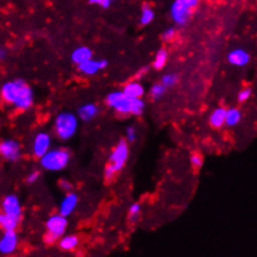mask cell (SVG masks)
<instances>
[{"instance_id": "obj_16", "label": "cell", "mask_w": 257, "mask_h": 257, "mask_svg": "<svg viewBox=\"0 0 257 257\" xmlns=\"http://www.w3.org/2000/svg\"><path fill=\"white\" fill-rule=\"evenodd\" d=\"M90 59H92V51L87 46H79V48L74 49V51L71 53V61L75 63L76 65L90 60Z\"/></svg>"}, {"instance_id": "obj_15", "label": "cell", "mask_w": 257, "mask_h": 257, "mask_svg": "<svg viewBox=\"0 0 257 257\" xmlns=\"http://www.w3.org/2000/svg\"><path fill=\"white\" fill-rule=\"evenodd\" d=\"M97 114H99V107H97V105L92 104V102L84 104L78 110L79 119L83 120V121H91L94 117H96Z\"/></svg>"}, {"instance_id": "obj_35", "label": "cell", "mask_w": 257, "mask_h": 257, "mask_svg": "<svg viewBox=\"0 0 257 257\" xmlns=\"http://www.w3.org/2000/svg\"><path fill=\"white\" fill-rule=\"evenodd\" d=\"M146 73H148V68H143V69H141L140 73H138V75H136V80H138V79L143 78V76L145 75Z\"/></svg>"}, {"instance_id": "obj_1", "label": "cell", "mask_w": 257, "mask_h": 257, "mask_svg": "<svg viewBox=\"0 0 257 257\" xmlns=\"http://www.w3.org/2000/svg\"><path fill=\"white\" fill-rule=\"evenodd\" d=\"M2 97L7 104L13 105L19 111H27L34 104L33 89L22 79L7 81L2 86Z\"/></svg>"}, {"instance_id": "obj_19", "label": "cell", "mask_w": 257, "mask_h": 257, "mask_svg": "<svg viewBox=\"0 0 257 257\" xmlns=\"http://www.w3.org/2000/svg\"><path fill=\"white\" fill-rule=\"evenodd\" d=\"M79 237L76 235H64L59 240V247L63 251H73L78 247Z\"/></svg>"}, {"instance_id": "obj_25", "label": "cell", "mask_w": 257, "mask_h": 257, "mask_svg": "<svg viewBox=\"0 0 257 257\" xmlns=\"http://www.w3.org/2000/svg\"><path fill=\"white\" fill-rule=\"evenodd\" d=\"M166 89H168V87H166L165 85H164L163 83H160V84H155V85L151 86L150 92H149V94H150L151 99H154V100H159V99H160V97H163V95H164V94H165V92H166Z\"/></svg>"}, {"instance_id": "obj_4", "label": "cell", "mask_w": 257, "mask_h": 257, "mask_svg": "<svg viewBox=\"0 0 257 257\" xmlns=\"http://www.w3.org/2000/svg\"><path fill=\"white\" fill-rule=\"evenodd\" d=\"M40 166L46 171H61L69 165L70 153L66 149H50L43 158L39 159Z\"/></svg>"}, {"instance_id": "obj_14", "label": "cell", "mask_w": 257, "mask_h": 257, "mask_svg": "<svg viewBox=\"0 0 257 257\" xmlns=\"http://www.w3.org/2000/svg\"><path fill=\"white\" fill-rule=\"evenodd\" d=\"M227 60L231 65L235 66H245L247 65L248 61H250V55L246 50L243 49H233L232 51H230V54L227 55Z\"/></svg>"}, {"instance_id": "obj_8", "label": "cell", "mask_w": 257, "mask_h": 257, "mask_svg": "<svg viewBox=\"0 0 257 257\" xmlns=\"http://www.w3.org/2000/svg\"><path fill=\"white\" fill-rule=\"evenodd\" d=\"M0 154H2L5 160L10 161V163L19 161L20 158H22L20 144L18 141L12 140V139L2 141V144H0Z\"/></svg>"}, {"instance_id": "obj_34", "label": "cell", "mask_w": 257, "mask_h": 257, "mask_svg": "<svg viewBox=\"0 0 257 257\" xmlns=\"http://www.w3.org/2000/svg\"><path fill=\"white\" fill-rule=\"evenodd\" d=\"M112 3H114V0H102V3L100 7L104 8V9H109V8L111 7Z\"/></svg>"}, {"instance_id": "obj_18", "label": "cell", "mask_w": 257, "mask_h": 257, "mask_svg": "<svg viewBox=\"0 0 257 257\" xmlns=\"http://www.w3.org/2000/svg\"><path fill=\"white\" fill-rule=\"evenodd\" d=\"M226 114H227V110L225 107H217V109H215L209 117L210 125L215 128H220L221 126H223L226 121Z\"/></svg>"}, {"instance_id": "obj_10", "label": "cell", "mask_w": 257, "mask_h": 257, "mask_svg": "<svg viewBox=\"0 0 257 257\" xmlns=\"http://www.w3.org/2000/svg\"><path fill=\"white\" fill-rule=\"evenodd\" d=\"M2 209H3V214L22 218V215H23L22 204H20L19 197H18L17 195L14 194L7 195V196L3 199Z\"/></svg>"}, {"instance_id": "obj_28", "label": "cell", "mask_w": 257, "mask_h": 257, "mask_svg": "<svg viewBox=\"0 0 257 257\" xmlns=\"http://www.w3.org/2000/svg\"><path fill=\"white\" fill-rule=\"evenodd\" d=\"M190 161H191V165L194 166L195 169H200L202 166V164H204V159H202V156L197 153L192 154L191 158H190Z\"/></svg>"}, {"instance_id": "obj_32", "label": "cell", "mask_w": 257, "mask_h": 257, "mask_svg": "<svg viewBox=\"0 0 257 257\" xmlns=\"http://www.w3.org/2000/svg\"><path fill=\"white\" fill-rule=\"evenodd\" d=\"M39 179H40V172L39 171H32L27 176V182L29 185H33V184H35V182H37Z\"/></svg>"}, {"instance_id": "obj_12", "label": "cell", "mask_w": 257, "mask_h": 257, "mask_svg": "<svg viewBox=\"0 0 257 257\" xmlns=\"http://www.w3.org/2000/svg\"><path fill=\"white\" fill-rule=\"evenodd\" d=\"M106 66H107V61L104 60V59H101V60H94V59H90V60L79 64L78 70L80 71L83 75L92 76V75H96L100 70L105 69Z\"/></svg>"}, {"instance_id": "obj_22", "label": "cell", "mask_w": 257, "mask_h": 257, "mask_svg": "<svg viewBox=\"0 0 257 257\" xmlns=\"http://www.w3.org/2000/svg\"><path fill=\"white\" fill-rule=\"evenodd\" d=\"M166 63H168V51H166L165 49H160V50L156 53L155 59H154V69L161 70V69H164V66L166 65Z\"/></svg>"}, {"instance_id": "obj_26", "label": "cell", "mask_w": 257, "mask_h": 257, "mask_svg": "<svg viewBox=\"0 0 257 257\" xmlns=\"http://www.w3.org/2000/svg\"><path fill=\"white\" fill-rule=\"evenodd\" d=\"M140 212H141L140 204H138V202L133 204L130 206V209H128V220H130L131 222H135V221H138L139 216H140Z\"/></svg>"}, {"instance_id": "obj_9", "label": "cell", "mask_w": 257, "mask_h": 257, "mask_svg": "<svg viewBox=\"0 0 257 257\" xmlns=\"http://www.w3.org/2000/svg\"><path fill=\"white\" fill-rule=\"evenodd\" d=\"M51 149V136L45 131H40L33 140V155L40 159Z\"/></svg>"}, {"instance_id": "obj_30", "label": "cell", "mask_w": 257, "mask_h": 257, "mask_svg": "<svg viewBox=\"0 0 257 257\" xmlns=\"http://www.w3.org/2000/svg\"><path fill=\"white\" fill-rule=\"evenodd\" d=\"M175 37H176V29H175V28H169L168 30H165V32L163 33L164 42H171Z\"/></svg>"}, {"instance_id": "obj_33", "label": "cell", "mask_w": 257, "mask_h": 257, "mask_svg": "<svg viewBox=\"0 0 257 257\" xmlns=\"http://www.w3.org/2000/svg\"><path fill=\"white\" fill-rule=\"evenodd\" d=\"M59 187L65 192H71V190H73V185H71V182L68 181V180H60Z\"/></svg>"}, {"instance_id": "obj_17", "label": "cell", "mask_w": 257, "mask_h": 257, "mask_svg": "<svg viewBox=\"0 0 257 257\" xmlns=\"http://www.w3.org/2000/svg\"><path fill=\"white\" fill-rule=\"evenodd\" d=\"M122 91L125 92L127 97L130 99H139V97H143V95L145 94V89L141 85V83L136 81H131V83H127L126 85L124 86V90Z\"/></svg>"}, {"instance_id": "obj_36", "label": "cell", "mask_w": 257, "mask_h": 257, "mask_svg": "<svg viewBox=\"0 0 257 257\" xmlns=\"http://www.w3.org/2000/svg\"><path fill=\"white\" fill-rule=\"evenodd\" d=\"M89 2V4H92V5H101L102 0H87Z\"/></svg>"}, {"instance_id": "obj_20", "label": "cell", "mask_w": 257, "mask_h": 257, "mask_svg": "<svg viewBox=\"0 0 257 257\" xmlns=\"http://www.w3.org/2000/svg\"><path fill=\"white\" fill-rule=\"evenodd\" d=\"M20 220L22 218L5 215L2 212V215H0V226H2V228L4 231H15L18 226H19Z\"/></svg>"}, {"instance_id": "obj_37", "label": "cell", "mask_w": 257, "mask_h": 257, "mask_svg": "<svg viewBox=\"0 0 257 257\" xmlns=\"http://www.w3.org/2000/svg\"><path fill=\"white\" fill-rule=\"evenodd\" d=\"M0 56H2V59L5 58V50H4V49H2V53H0Z\"/></svg>"}, {"instance_id": "obj_23", "label": "cell", "mask_w": 257, "mask_h": 257, "mask_svg": "<svg viewBox=\"0 0 257 257\" xmlns=\"http://www.w3.org/2000/svg\"><path fill=\"white\" fill-rule=\"evenodd\" d=\"M154 17H155V14H154V10L151 9L149 5H145V7L143 8V10H141L140 24L141 25H149L154 20Z\"/></svg>"}, {"instance_id": "obj_13", "label": "cell", "mask_w": 257, "mask_h": 257, "mask_svg": "<svg viewBox=\"0 0 257 257\" xmlns=\"http://www.w3.org/2000/svg\"><path fill=\"white\" fill-rule=\"evenodd\" d=\"M78 202H79L78 195L74 194V192H68V194L65 195V197L61 200L60 206H59V212H60L61 215L68 217L69 215L73 214L75 207L78 206Z\"/></svg>"}, {"instance_id": "obj_5", "label": "cell", "mask_w": 257, "mask_h": 257, "mask_svg": "<svg viewBox=\"0 0 257 257\" xmlns=\"http://www.w3.org/2000/svg\"><path fill=\"white\" fill-rule=\"evenodd\" d=\"M45 227L46 233L44 235V242L46 245H53L56 241L60 240V237H63L65 233L66 228H68V217L61 215L60 212L51 215L46 220Z\"/></svg>"}, {"instance_id": "obj_3", "label": "cell", "mask_w": 257, "mask_h": 257, "mask_svg": "<svg viewBox=\"0 0 257 257\" xmlns=\"http://www.w3.org/2000/svg\"><path fill=\"white\" fill-rule=\"evenodd\" d=\"M79 128V116L70 111L59 112L54 121V130L60 140H70Z\"/></svg>"}, {"instance_id": "obj_27", "label": "cell", "mask_w": 257, "mask_h": 257, "mask_svg": "<svg viewBox=\"0 0 257 257\" xmlns=\"http://www.w3.org/2000/svg\"><path fill=\"white\" fill-rule=\"evenodd\" d=\"M161 83H163L166 87L175 86L177 83V76L175 75V74H166V75H164L163 79H161Z\"/></svg>"}, {"instance_id": "obj_7", "label": "cell", "mask_w": 257, "mask_h": 257, "mask_svg": "<svg viewBox=\"0 0 257 257\" xmlns=\"http://www.w3.org/2000/svg\"><path fill=\"white\" fill-rule=\"evenodd\" d=\"M131 101L133 99L127 97L124 91H112L106 96L107 106L111 107L116 111V114L122 115V116L131 115Z\"/></svg>"}, {"instance_id": "obj_6", "label": "cell", "mask_w": 257, "mask_h": 257, "mask_svg": "<svg viewBox=\"0 0 257 257\" xmlns=\"http://www.w3.org/2000/svg\"><path fill=\"white\" fill-rule=\"evenodd\" d=\"M199 3L200 0H175L170 8L171 19L179 27H185L194 10L199 7Z\"/></svg>"}, {"instance_id": "obj_31", "label": "cell", "mask_w": 257, "mask_h": 257, "mask_svg": "<svg viewBox=\"0 0 257 257\" xmlns=\"http://www.w3.org/2000/svg\"><path fill=\"white\" fill-rule=\"evenodd\" d=\"M138 138V133H136V128L134 126H128L126 128V140L128 143H133Z\"/></svg>"}, {"instance_id": "obj_21", "label": "cell", "mask_w": 257, "mask_h": 257, "mask_svg": "<svg viewBox=\"0 0 257 257\" xmlns=\"http://www.w3.org/2000/svg\"><path fill=\"white\" fill-rule=\"evenodd\" d=\"M240 121H241V111H240V110L235 109V107H232V109H228L227 114H226L225 125L232 127V126H236V125H237Z\"/></svg>"}, {"instance_id": "obj_29", "label": "cell", "mask_w": 257, "mask_h": 257, "mask_svg": "<svg viewBox=\"0 0 257 257\" xmlns=\"http://www.w3.org/2000/svg\"><path fill=\"white\" fill-rule=\"evenodd\" d=\"M250 96H251V89L250 87H245V89H242L240 92H238L237 99L240 102H245L250 99Z\"/></svg>"}, {"instance_id": "obj_24", "label": "cell", "mask_w": 257, "mask_h": 257, "mask_svg": "<svg viewBox=\"0 0 257 257\" xmlns=\"http://www.w3.org/2000/svg\"><path fill=\"white\" fill-rule=\"evenodd\" d=\"M144 109H145V102L143 101L141 97L133 99V101H131V115H134V116H140L144 112Z\"/></svg>"}, {"instance_id": "obj_2", "label": "cell", "mask_w": 257, "mask_h": 257, "mask_svg": "<svg viewBox=\"0 0 257 257\" xmlns=\"http://www.w3.org/2000/svg\"><path fill=\"white\" fill-rule=\"evenodd\" d=\"M128 141L120 140L109 156V164L104 171V177L107 182L111 181L119 171L124 168L128 158Z\"/></svg>"}, {"instance_id": "obj_11", "label": "cell", "mask_w": 257, "mask_h": 257, "mask_svg": "<svg viewBox=\"0 0 257 257\" xmlns=\"http://www.w3.org/2000/svg\"><path fill=\"white\" fill-rule=\"evenodd\" d=\"M19 243L17 231H4L0 238V253L2 255H10L14 252Z\"/></svg>"}]
</instances>
